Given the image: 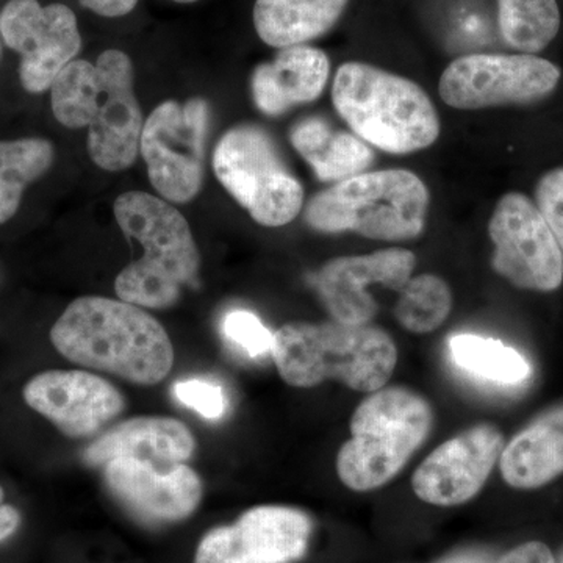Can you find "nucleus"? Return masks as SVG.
Here are the masks:
<instances>
[{
	"mask_svg": "<svg viewBox=\"0 0 563 563\" xmlns=\"http://www.w3.org/2000/svg\"><path fill=\"white\" fill-rule=\"evenodd\" d=\"M453 310V292L442 277L421 274L407 282L395 306V318L406 331L429 333Z\"/></svg>",
	"mask_w": 563,
	"mask_h": 563,
	"instance_id": "a878e982",
	"label": "nucleus"
},
{
	"mask_svg": "<svg viewBox=\"0 0 563 563\" xmlns=\"http://www.w3.org/2000/svg\"><path fill=\"white\" fill-rule=\"evenodd\" d=\"M173 2H177V3H192V2H198V0H173Z\"/></svg>",
	"mask_w": 563,
	"mask_h": 563,
	"instance_id": "72a5a7b5",
	"label": "nucleus"
},
{
	"mask_svg": "<svg viewBox=\"0 0 563 563\" xmlns=\"http://www.w3.org/2000/svg\"><path fill=\"white\" fill-rule=\"evenodd\" d=\"M222 335L252 358L273 354L274 333L250 310H232L222 318Z\"/></svg>",
	"mask_w": 563,
	"mask_h": 563,
	"instance_id": "bb28decb",
	"label": "nucleus"
},
{
	"mask_svg": "<svg viewBox=\"0 0 563 563\" xmlns=\"http://www.w3.org/2000/svg\"><path fill=\"white\" fill-rule=\"evenodd\" d=\"M442 563H485V559L479 554H461Z\"/></svg>",
	"mask_w": 563,
	"mask_h": 563,
	"instance_id": "473e14b6",
	"label": "nucleus"
},
{
	"mask_svg": "<svg viewBox=\"0 0 563 563\" xmlns=\"http://www.w3.org/2000/svg\"><path fill=\"white\" fill-rule=\"evenodd\" d=\"M536 206L563 252V168L544 174L536 188Z\"/></svg>",
	"mask_w": 563,
	"mask_h": 563,
	"instance_id": "c85d7f7f",
	"label": "nucleus"
},
{
	"mask_svg": "<svg viewBox=\"0 0 563 563\" xmlns=\"http://www.w3.org/2000/svg\"><path fill=\"white\" fill-rule=\"evenodd\" d=\"M559 563H563V551H562V554H561V559H559Z\"/></svg>",
	"mask_w": 563,
	"mask_h": 563,
	"instance_id": "c9c22d12",
	"label": "nucleus"
},
{
	"mask_svg": "<svg viewBox=\"0 0 563 563\" xmlns=\"http://www.w3.org/2000/svg\"><path fill=\"white\" fill-rule=\"evenodd\" d=\"M450 354L463 372L490 383L518 385L531 376L525 355L499 340L459 333L450 339Z\"/></svg>",
	"mask_w": 563,
	"mask_h": 563,
	"instance_id": "5701e85b",
	"label": "nucleus"
},
{
	"mask_svg": "<svg viewBox=\"0 0 563 563\" xmlns=\"http://www.w3.org/2000/svg\"><path fill=\"white\" fill-rule=\"evenodd\" d=\"M498 25L507 46L521 54H537L561 31L558 0H496Z\"/></svg>",
	"mask_w": 563,
	"mask_h": 563,
	"instance_id": "393cba45",
	"label": "nucleus"
},
{
	"mask_svg": "<svg viewBox=\"0 0 563 563\" xmlns=\"http://www.w3.org/2000/svg\"><path fill=\"white\" fill-rule=\"evenodd\" d=\"M101 468L111 495L146 523L184 520L202 499L201 477L187 463L166 466L120 457Z\"/></svg>",
	"mask_w": 563,
	"mask_h": 563,
	"instance_id": "dca6fc26",
	"label": "nucleus"
},
{
	"mask_svg": "<svg viewBox=\"0 0 563 563\" xmlns=\"http://www.w3.org/2000/svg\"><path fill=\"white\" fill-rule=\"evenodd\" d=\"M213 169L222 187L258 224L280 228L302 209V185L288 172L268 133L255 125H239L222 136Z\"/></svg>",
	"mask_w": 563,
	"mask_h": 563,
	"instance_id": "6e6552de",
	"label": "nucleus"
},
{
	"mask_svg": "<svg viewBox=\"0 0 563 563\" xmlns=\"http://www.w3.org/2000/svg\"><path fill=\"white\" fill-rule=\"evenodd\" d=\"M63 357L84 368L139 385H157L174 365L165 328L135 303L85 296L69 303L51 329Z\"/></svg>",
	"mask_w": 563,
	"mask_h": 563,
	"instance_id": "f257e3e1",
	"label": "nucleus"
},
{
	"mask_svg": "<svg viewBox=\"0 0 563 563\" xmlns=\"http://www.w3.org/2000/svg\"><path fill=\"white\" fill-rule=\"evenodd\" d=\"M80 5L106 18H120L131 13L139 0H79Z\"/></svg>",
	"mask_w": 563,
	"mask_h": 563,
	"instance_id": "7c9ffc66",
	"label": "nucleus"
},
{
	"mask_svg": "<svg viewBox=\"0 0 563 563\" xmlns=\"http://www.w3.org/2000/svg\"><path fill=\"white\" fill-rule=\"evenodd\" d=\"M331 62L321 49L284 47L273 62L262 63L252 74V95L258 109L269 117L299 103L317 101L324 91Z\"/></svg>",
	"mask_w": 563,
	"mask_h": 563,
	"instance_id": "6ab92c4d",
	"label": "nucleus"
},
{
	"mask_svg": "<svg viewBox=\"0 0 563 563\" xmlns=\"http://www.w3.org/2000/svg\"><path fill=\"white\" fill-rule=\"evenodd\" d=\"M0 54H2V47H0Z\"/></svg>",
	"mask_w": 563,
	"mask_h": 563,
	"instance_id": "e433bc0d",
	"label": "nucleus"
},
{
	"mask_svg": "<svg viewBox=\"0 0 563 563\" xmlns=\"http://www.w3.org/2000/svg\"><path fill=\"white\" fill-rule=\"evenodd\" d=\"M3 498H5V495H3V488L0 487V504H3Z\"/></svg>",
	"mask_w": 563,
	"mask_h": 563,
	"instance_id": "f704fd0d",
	"label": "nucleus"
},
{
	"mask_svg": "<svg viewBox=\"0 0 563 563\" xmlns=\"http://www.w3.org/2000/svg\"><path fill=\"white\" fill-rule=\"evenodd\" d=\"M174 395L184 406L201 413L207 420H218L228 409V398L221 385L209 380H180L174 385Z\"/></svg>",
	"mask_w": 563,
	"mask_h": 563,
	"instance_id": "cd10ccee",
	"label": "nucleus"
},
{
	"mask_svg": "<svg viewBox=\"0 0 563 563\" xmlns=\"http://www.w3.org/2000/svg\"><path fill=\"white\" fill-rule=\"evenodd\" d=\"M332 102L358 139L388 154L426 150L440 135L435 106L420 85L368 63L340 66Z\"/></svg>",
	"mask_w": 563,
	"mask_h": 563,
	"instance_id": "39448f33",
	"label": "nucleus"
},
{
	"mask_svg": "<svg viewBox=\"0 0 563 563\" xmlns=\"http://www.w3.org/2000/svg\"><path fill=\"white\" fill-rule=\"evenodd\" d=\"M21 525V514L10 504H0V542L10 539Z\"/></svg>",
	"mask_w": 563,
	"mask_h": 563,
	"instance_id": "2f4dec72",
	"label": "nucleus"
},
{
	"mask_svg": "<svg viewBox=\"0 0 563 563\" xmlns=\"http://www.w3.org/2000/svg\"><path fill=\"white\" fill-rule=\"evenodd\" d=\"M499 466L514 488H537L563 473V406L543 413L504 446Z\"/></svg>",
	"mask_w": 563,
	"mask_h": 563,
	"instance_id": "aec40b11",
	"label": "nucleus"
},
{
	"mask_svg": "<svg viewBox=\"0 0 563 563\" xmlns=\"http://www.w3.org/2000/svg\"><path fill=\"white\" fill-rule=\"evenodd\" d=\"M312 533V521L298 509L261 506L235 523L203 537L195 563H290L301 559Z\"/></svg>",
	"mask_w": 563,
	"mask_h": 563,
	"instance_id": "ddd939ff",
	"label": "nucleus"
},
{
	"mask_svg": "<svg viewBox=\"0 0 563 563\" xmlns=\"http://www.w3.org/2000/svg\"><path fill=\"white\" fill-rule=\"evenodd\" d=\"M114 217L128 239L143 247V257L125 266L114 280L117 295L144 309L174 306L201 266L184 214L147 192L129 191L114 202Z\"/></svg>",
	"mask_w": 563,
	"mask_h": 563,
	"instance_id": "20e7f679",
	"label": "nucleus"
},
{
	"mask_svg": "<svg viewBox=\"0 0 563 563\" xmlns=\"http://www.w3.org/2000/svg\"><path fill=\"white\" fill-rule=\"evenodd\" d=\"M424 181L407 169L365 173L314 195L303 217L318 232L351 231L383 242L420 236L428 218Z\"/></svg>",
	"mask_w": 563,
	"mask_h": 563,
	"instance_id": "423d86ee",
	"label": "nucleus"
},
{
	"mask_svg": "<svg viewBox=\"0 0 563 563\" xmlns=\"http://www.w3.org/2000/svg\"><path fill=\"white\" fill-rule=\"evenodd\" d=\"M195 448V437L184 422L168 417H136L98 437L85 450L84 461L95 468L120 457L173 466L190 461Z\"/></svg>",
	"mask_w": 563,
	"mask_h": 563,
	"instance_id": "a211bd4d",
	"label": "nucleus"
},
{
	"mask_svg": "<svg viewBox=\"0 0 563 563\" xmlns=\"http://www.w3.org/2000/svg\"><path fill=\"white\" fill-rule=\"evenodd\" d=\"M0 35L21 55L20 79L29 92L49 90L81 47L76 14L62 3L10 0L0 13Z\"/></svg>",
	"mask_w": 563,
	"mask_h": 563,
	"instance_id": "f8f14e48",
	"label": "nucleus"
},
{
	"mask_svg": "<svg viewBox=\"0 0 563 563\" xmlns=\"http://www.w3.org/2000/svg\"><path fill=\"white\" fill-rule=\"evenodd\" d=\"M415 266L413 252L398 247L333 258L314 276V288L333 320L344 324H369L377 313V302L368 292L369 285L380 284L401 291L412 279Z\"/></svg>",
	"mask_w": 563,
	"mask_h": 563,
	"instance_id": "f3484780",
	"label": "nucleus"
},
{
	"mask_svg": "<svg viewBox=\"0 0 563 563\" xmlns=\"http://www.w3.org/2000/svg\"><path fill=\"white\" fill-rule=\"evenodd\" d=\"M495 563H555L547 544L529 542L504 554Z\"/></svg>",
	"mask_w": 563,
	"mask_h": 563,
	"instance_id": "c756f323",
	"label": "nucleus"
},
{
	"mask_svg": "<svg viewBox=\"0 0 563 563\" xmlns=\"http://www.w3.org/2000/svg\"><path fill=\"white\" fill-rule=\"evenodd\" d=\"M24 401L69 439H88L120 417L122 393L109 380L80 369H52L33 376Z\"/></svg>",
	"mask_w": 563,
	"mask_h": 563,
	"instance_id": "4468645a",
	"label": "nucleus"
},
{
	"mask_svg": "<svg viewBox=\"0 0 563 563\" xmlns=\"http://www.w3.org/2000/svg\"><path fill=\"white\" fill-rule=\"evenodd\" d=\"M350 0H257L254 25L268 46H301L331 31Z\"/></svg>",
	"mask_w": 563,
	"mask_h": 563,
	"instance_id": "4be33fe9",
	"label": "nucleus"
},
{
	"mask_svg": "<svg viewBox=\"0 0 563 563\" xmlns=\"http://www.w3.org/2000/svg\"><path fill=\"white\" fill-rule=\"evenodd\" d=\"M51 92L52 111L60 124L90 131L88 150L99 168L122 172L136 161L144 121L128 54L109 49L95 65L70 62Z\"/></svg>",
	"mask_w": 563,
	"mask_h": 563,
	"instance_id": "f03ea898",
	"label": "nucleus"
},
{
	"mask_svg": "<svg viewBox=\"0 0 563 563\" xmlns=\"http://www.w3.org/2000/svg\"><path fill=\"white\" fill-rule=\"evenodd\" d=\"M274 362L291 387L340 380L355 391L380 390L398 363L391 336L372 324L290 322L274 333Z\"/></svg>",
	"mask_w": 563,
	"mask_h": 563,
	"instance_id": "7ed1b4c3",
	"label": "nucleus"
},
{
	"mask_svg": "<svg viewBox=\"0 0 563 563\" xmlns=\"http://www.w3.org/2000/svg\"><path fill=\"white\" fill-rule=\"evenodd\" d=\"M559 80L561 69L536 54H472L448 65L439 90L453 109L481 110L542 101Z\"/></svg>",
	"mask_w": 563,
	"mask_h": 563,
	"instance_id": "9d476101",
	"label": "nucleus"
},
{
	"mask_svg": "<svg viewBox=\"0 0 563 563\" xmlns=\"http://www.w3.org/2000/svg\"><path fill=\"white\" fill-rule=\"evenodd\" d=\"M488 233L499 276L523 290L550 292L563 282V252L539 207L521 192H507L493 211Z\"/></svg>",
	"mask_w": 563,
	"mask_h": 563,
	"instance_id": "9b49d317",
	"label": "nucleus"
},
{
	"mask_svg": "<svg viewBox=\"0 0 563 563\" xmlns=\"http://www.w3.org/2000/svg\"><path fill=\"white\" fill-rule=\"evenodd\" d=\"M209 125L203 99L163 102L144 122L140 152L151 184L169 202H190L201 191Z\"/></svg>",
	"mask_w": 563,
	"mask_h": 563,
	"instance_id": "1a4fd4ad",
	"label": "nucleus"
},
{
	"mask_svg": "<svg viewBox=\"0 0 563 563\" xmlns=\"http://www.w3.org/2000/svg\"><path fill=\"white\" fill-rule=\"evenodd\" d=\"M54 162V147L47 140L0 141V224L20 209L22 195Z\"/></svg>",
	"mask_w": 563,
	"mask_h": 563,
	"instance_id": "b1692460",
	"label": "nucleus"
},
{
	"mask_svg": "<svg viewBox=\"0 0 563 563\" xmlns=\"http://www.w3.org/2000/svg\"><path fill=\"white\" fill-rule=\"evenodd\" d=\"M428 399L406 387L380 388L358 404L351 418V439L336 455V474L354 492L390 483L432 428Z\"/></svg>",
	"mask_w": 563,
	"mask_h": 563,
	"instance_id": "0eeeda50",
	"label": "nucleus"
},
{
	"mask_svg": "<svg viewBox=\"0 0 563 563\" xmlns=\"http://www.w3.org/2000/svg\"><path fill=\"white\" fill-rule=\"evenodd\" d=\"M292 147L312 166L321 181H339L363 174L374 162L368 143L350 132L333 131L322 118L302 120L291 129Z\"/></svg>",
	"mask_w": 563,
	"mask_h": 563,
	"instance_id": "412c9836",
	"label": "nucleus"
},
{
	"mask_svg": "<svg viewBox=\"0 0 563 563\" xmlns=\"http://www.w3.org/2000/svg\"><path fill=\"white\" fill-rule=\"evenodd\" d=\"M503 433L477 424L440 444L413 473L412 488L421 501L451 507L477 495L501 457Z\"/></svg>",
	"mask_w": 563,
	"mask_h": 563,
	"instance_id": "2eb2a0df",
	"label": "nucleus"
}]
</instances>
